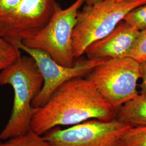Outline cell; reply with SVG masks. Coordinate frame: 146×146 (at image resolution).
Segmentation results:
<instances>
[{
  "mask_svg": "<svg viewBox=\"0 0 146 146\" xmlns=\"http://www.w3.org/2000/svg\"><path fill=\"white\" fill-rule=\"evenodd\" d=\"M0 146H53L43 136L31 130L26 133L5 140H0Z\"/></svg>",
  "mask_w": 146,
  "mask_h": 146,
  "instance_id": "11",
  "label": "cell"
},
{
  "mask_svg": "<svg viewBox=\"0 0 146 146\" xmlns=\"http://www.w3.org/2000/svg\"><path fill=\"white\" fill-rule=\"evenodd\" d=\"M14 45L34 59L43 78L42 89L32 101L34 108H40L46 104L63 84L73 78L87 76L93 69L108 60L87 58L76 61L73 66L66 67L55 61L42 50L28 48L21 42H17Z\"/></svg>",
  "mask_w": 146,
  "mask_h": 146,
  "instance_id": "8",
  "label": "cell"
},
{
  "mask_svg": "<svg viewBox=\"0 0 146 146\" xmlns=\"http://www.w3.org/2000/svg\"><path fill=\"white\" fill-rule=\"evenodd\" d=\"M43 84L42 74L35 61L29 55L21 56L0 72V86L11 85L14 94L11 116L0 133V140L22 135L31 130L35 111L32 101L41 91Z\"/></svg>",
  "mask_w": 146,
  "mask_h": 146,
  "instance_id": "2",
  "label": "cell"
},
{
  "mask_svg": "<svg viewBox=\"0 0 146 146\" xmlns=\"http://www.w3.org/2000/svg\"><path fill=\"white\" fill-rule=\"evenodd\" d=\"M22 0H0V20L13 11Z\"/></svg>",
  "mask_w": 146,
  "mask_h": 146,
  "instance_id": "16",
  "label": "cell"
},
{
  "mask_svg": "<svg viewBox=\"0 0 146 146\" xmlns=\"http://www.w3.org/2000/svg\"><path fill=\"white\" fill-rule=\"evenodd\" d=\"M116 110L90 80L73 78L58 88L46 104L35 108L31 130L43 136L60 125L72 126L92 119L110 121L116 119Z\"/></svg>",
  "mask_w": 146,
  "mask_h": 146,
  "instance_id": "1",
  "label": "cell"
},
{
  "mask_svg": "<svg viewBox=\"0 0 146 146\" xmlns=\"http://www.w3.org/2000/svg\"><path fill=\"white\" fill-rule=\"evenodd\" d=\"M101 1L102 0H84V2L85 5H92L95 4L96 3H98Z\"/></svg>",
  "mask_w": 146,
  "mask_h": 146,
  "instance_id": "18",
  "label": "cell"
},
{
  "mask_svg": "<svg viewBox=\"0 0 146 146\" xmlns=\"http://www.w3.org/2000/svg\"><path fill=\"white\" fill-rule=\"evenodd\" d=\"M131 127L116 119H92L67 129L55 127L43 136L53 146H125L124 135Z\"/></svg>",
  "mask_w": 146,
  "mask_h": 146,
  "instance_id": "6",
  "label": "cell"
},
{
  "mask_svg": "<svg viewBox=\"0 0 146 146\" xmlns=\"http://www.w3.org/2000/svg\"><path fill=\"white\" fill-rule=\"evenodd\" d=\"M145 3L146 0H102L84 5L73 31L75 58L82 56L90 44L107 35L131 11Z\"/></svg>",
  "mask_w": 146,
  "mask_h": 146,
  "instance_id": "3",
  "label": "cell"
},
{
  "mask_svg": "<svg viewBox=\"0 0 146 146\" xmlns=\"http://www.w3.org/2000/svg\"><path fill=\"white\" fill-rule=\"evenodd\" d=\"M123 20L139 31L146 29V3L131 11Z\"/></svg>",
  "mask_w": 146,
  "mask_h": 146,
  "instance_id": "14",
  "label": "cell"
},
{
  "mask_svg": "<svg viewBox=\"0 0 146 146\" xmlns=\"http://www.w3.org/2000/svg\"><path fill=\"white\" fill-rule=\"evenodd\" d=\"M139 32L122 20L107 35L90 44L84 54L89 59L128 57Z\"/></svg>",
  "mask_w": 146,
  "mask_h": 146,
  "instance_id": "9",
  "label": "cell"
},
{
  "mask_svg": "<svg viewBox=\"0 0 146 146\" xmlns=\"http://www.w3.org/2000/svg\"><path fill=\"white\" fill-rule=\"evenodd\" d=\"M84 3V0H76L67 8L61 7L37 35L21 43L28 48L47 52L61 65L73 66L76 61L73 48V31L78 11Z\"/></svg>",
  "mask_w": 146,
  "mask_h": 146,
  "instance_id": "5",
  "label": "cell"
},
{
  "mask_svg": "<svg viewBox=\"0 0 146 146\" xmlns=\"http://www.w3.org/2000/svg\"><path fill=\"white\" fill-rule=\"evenodd\" d=\"M141 75V63L128 56L108 59L93 69L87 78L110 104L117 108L140 94L137 84Z\"/></svg>",
  "mask_w": 146,
  "mask_h": 146,
  "instance_id": "4",
  "label": "cell"
},
{
  "mask_svg": "<svg viewBox=\"0 0 146 146\" xmlns=\"http://www.w3.org/2000/svg\"><path fill=\"white\" fill-rule=\"evenodd\" d=\"M128 57L141 63L146 60V28L139 32Z\"/></svg>",
  "mask_w": 146,
  "mask_h": 146,
  "instance_id": "15",
  "label": "cell"
},
{
  "mask_svg": "<svg viewBox=\"0 0 146 146\" xmlns=\"http://www.w3.org/2000/svg\"><path fill=\"white\" fill-rule=\"evenodd\" d=\"M60 8L57 0H22L0 20V36L13 44L30 40L47 26Z\"/></svg>",
  "mask_w": 146,
  "mask_h": 146,
  "instance_id": "7",
  "label": "cell"
},
{
  "mask_svg": "<svg viewBox=\"0 0 146 146\" xmlns=\"http://www.w3.org/2000/svg\"><path fill=\"white\" fill-rule=\"evenodd\" d=\"M21 56V50L0 36V72L16 62Z\"/></svg>",
  "mask_w": 146,
  "mask_h": 146,
  "instance_id": "12",
  "label": "cell"
},
{
  "mask_svg": "<svg viewBox=\"0 0 146 146\" xmlns=\"http://www.w3.org/2000/svg\"><path fill=\"white\" fill-rule=\"evenodd\" d=\"M116 119L131 127L146 125V96L139 94L117 108Z\"/></svg>",
  "mask_w": 146,
  "mask_h": 146,
  "instance_id": "10",
  "label": "cell"
},
{
  "mask_svg": "<svg viewBox=\"0 0 146 146\" xmlns=\"http://www.w3.org/2000/svg\"><path fill=\"white\" fill-rule=\"evenodd\" d=\"M141 78L142 82L140 85V94L146 96V60L141 63Z\"/></svg>",
  "mask_w": 146,
  "mask_h": 146,
  "instance_id": "17",
  "label": "cell"
},
{
  "mask_svg": "<svg viewBox=\"0 0 146 146\" xmlns=\"http://www.w3.org/2000/svg\"><path fill=\"white\" fill-rule=\"evenodd\" d=\"M125 146H146V125L129 128L124 135Z\"/></svg>",
  "mask_w": 146,
  "mask_h": 146,
  "instance_id": "13",
  "label": "cell"
}]
</instances>
